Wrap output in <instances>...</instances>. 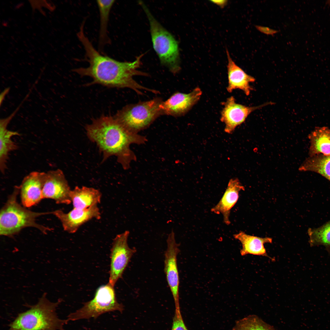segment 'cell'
<instances>
[{
    "mask_svg": "<svg viewBox=\"0 0 330 330\" xmlns=\"http://www.w3.org/2000/svg\"><path fill=\"white\" fill-rule=\"evenodd\" d=\"M267 104L255 107H248L236 102L235 98L231 96L227 98L224 104L220 120L225 124V131L231 133L236 127L243 123L252 112L266 105Z\"/></svg>",
    "mask_w": 330,
    "mask_h": 330,
    "instance_id": "obj_13",
    "label": "cell"
},
{
    "mask_svg": "<svg viewBox=\"0 0 330 330\" xmlns=\"http://www.w3.org/2000/svg\"><path fill=\"white\" fill-rule=\"evenodd\" d=\"M167 248L164 254V271L174 300L175 309H180L179 300V278L177 266V256L179 244L176 242L173 230L167 240Z\"/></svg>",
    "mask_w": 330,
    "mask_h": 330,
    "instance_id": "obj_9",
    "label": "cell"
},
{
    "mask_svg": "<svg viewBox=\"0 0 330 330\" xmlns=\"http://www.w3.org/2000/svg\"><path fill=\"white\" fill-rule=\"evenodd\" d=\"M232 330H275L257 316L248 315L236 322Z\"/></svg>",
    "mask_w": 330,
    "mask_h": 330,
    "instance_id": "obj_23",
    "label": "cell"
},
{
    "mask_svg": "<svg viewBox=\"0 0 330 330\" xmlns=\"http://www.w3.org/2000/svg\"><path fill=\"white\" fill-rule=\"evenodd\" d=\"M244 189L237 179H231L222 197L211 209V211L215 214H222L224 222L229 225L230 223L229 217L231 210L237 201L239 192Z\"/></svg>",
    "mask_w": 330,
    "mask_h": 330,
    "instance_id": "obj_15",
    "label": "cell"
},
{
    "mask_svg": "<svg viewBox=\"0 0 330 330\" xmlns=\"http://www.w3.org/2000/svg\"><path fill=\"white\" fill-rule=\"evenodd\" d=\"M171 330H189L184 323L180 310L175 309Z\"/></svg>",
    "mask_w": 330,
    "mask_h": 330,
    "instance_id": "obj_25",
    "label": "cell"
},
{
    "mask_svg": "<svg viewBox=\"0 0 330 330\" xmlns=\"http://www.w3.org/2000/svg\"><path fill=\"white\" fill-rule=\"evenodd\" d=\"M211 1L222 8L224 7L227 4V2L226 0H211Z\"/></svg>",
    "mask_w": 330,
    "mask_h": 330,
    "instance_id": "obj_27",
    "label": "cell"
},
{
    "mask_svg": "<svg viewBox=\"0 0 330 330\" xmlns=\"http://www.w3.org/2000/svg\"><path fill=\"white\" fill-rule=\"evenodd\" d=\"M10 88H7L5 89L1 94L0 96V105L3 101L5 96L9 93V91Z\"/></svg>",
    "mask_w": 330,
    "mask_h": 330,
    "instance_id": "obj_28",
    "label": "cell"
},
{
    "mask_svg": "<svg viewBox=\"0 0 330 330\" xmlns=\"http://www.w3.org/2000/svg\"><path fill=\"white\" fill-rule=\"evenodd\" d=\"M202 94L197 87L188 94L180 92L173 94L160 105L162 115L179 116L185 114L199 100Z\"/></svg>",
    "mask_w": 330,
    "mask_h": 330,
    "instance_id": "obj_12",
    "label": "cell"
},
{
    "mask_svg": "<svg viewBox=\"0 0 330 330\" xmlns=\"http://www.w3.org/2000/svg\"><path fill=\"white\" fill-rule=\"evenodd\" d=\"M124 307L117 300L114 287L108 283L101 286L96 290L94 298L67 316L69 321L96 318L108 312L118 311L122 313Z\"/></svg>",
    "mask_w": 330,
    "mask_h": 330,
    "instance_id": "obj_7",
    "label": "cell"
},
{
    "mask_svg": "<svg viewBox=\"0 0 330 330\" xmlns=\"http://www.w3.org/2000/svg\"><path fill=\"white\" fill-rule=\"evenodd\" d=\"M326 3L329 5L330 7V0L327 1Z\"/></svg>",
    "mask_w": 330,
    "mask_h": 330,
    "instance_id": "obj_29",
    "label": "cell"
},
{
    "mask_svg": "<svg viewBox=\"0 0 330 330\" xmlns=\"http://www.w3.org/2000/svg\"><path fill=\"white\" fill-rule=\"evenodd\" d=\"M77 35L84 46L85 59L89 65L87 67L75 68L73 71L82 76H88L93 79L87 86L97 84L110 87L129 88L141 95L142 90L158 93L157 91L145 87L134 79L135 75H148L138 69L141 64L143 54L132 62L119 61L100 54L85 35L83 28H80Z\"/></svg>",
    "mask_w": 330,
    "mask_h": 330,
    "instance_id": "obj_1",
    "label": "cell"
},
{
    "mask_svg": "<svg viewBox=\"0 0 330 330\" xmlns=\"http://www.w3.org/2000/svg\"><path fill=\"white\" fill-rule=\"evenodd\" d=\"M308 138L310 142L309 156L320 154L330 155V129L326 127L316 128Z\"/></svg>",
    "mask_w": 330,
    "mask_h": 330,
    "instance_id": "obj_20",
    "label": "cell"
},
{
    "mask_svg": "<svg viewBox=\"0 0 330 330\" xmlns=\"http://www.w3.org/2000/svg\"><path fill=\"white\" fill-rule=\"evenodd\" d=\"M130 232L126 230L116 236L113 239L111 250L110 264L108 283L114 287L123 273L131 258L136 252L128 244Z\"/></svg>",
    "mask_w": 330,
    "mask_h": 330,
    "instance_id": "obj_8",
    "label": "cell"
},
{
    "mask_svg": "<svg viewBox=\"0 0 330 330\" xmlns=\"http://www.w3.org/2000/svg\"><path fill=\"white\" fill-rule=\"evenodd\" d=\"M233 237L241 244L242 248L240 252L241 256L251 254L265 256L272 259L268 255L264 246L266 243H272V238L251 236L242 231L234 234Z\"/></svg>",
    "mask_w": 330,
    "mask_h": 330,
    "instance_id": "obj_17",
    "label": "cell"
},
{
    "mask_svg": "<svg viewBox=\"0 0 330 330\" xmlns=\"http://www.w3.org/2000/svg\"><path fill=\"white\" fill-rule=\"evenodd\" d=\"M311 246L323 245L330 248V221L320 227L308 230Z\"/></svg>",
    "mask_w": 330,
    "mask_h": 330,
    "instance_id": "obj_24",
    "label": "cell"
},
{
    "mask_svg": "<svg viewBox=\"0 0 330 330\" xmlns=\"http://www.w3.org/2000/svg\"><path fill=\"white\" fill-rule=\"evenodd\" d=\"M71 190L63 171L60 169L45 173L42 190V198L54 200L58 204L71 203Z\"/></svg>",
    "mask_w": 330,
    "mask_h": 330,
    "instance_id": "obj_10",
    "label": "cell"
},
{
    "mask_svg": "<svg viewBox=\"0 0 330 330\" xmlns=\"http://www.w3.org/2000/svg\"><path fill=\"white\" fill-rule=\"evenodd\" d=\"M86 130L89 139L95 142L103 154V161L112 156L125 169L134 159L130 148L133 143H141L144 138L132 133L121 124L115 117L103 115L93 120Z\"/></svg>",
    "mask_w": 330,
    "mask_h": 330,
    "instance_id": "obj_2",
    "label": "cell"
},
{
    "mask_svg": "<svg viewBox=\"0 0 330 330\" xmlns=\"http://www.w3.org/2000/svg\"><path fill=\"white\" fill-rule=\"evenodd\" d=\"M162 102L161 98H156L128 105L118 111L114 117L128 130L136 134L162 115L160 108Z\"/></svg>",
    "mask_w": 330,
    "mask_h": 330,
    "instance_id": "obj_6",
    "label": "cell"
},
{
    "mask_svg": "<svg viewBox=\"0 0 330 330\" xmlns=\"http://www.w3.org/2000/svg\"><path fill=\"white\" fill-rule=\"evenodd\" d=\"M256 28L259 31L266 35H272L277 32V31L271 29L268 27L257 26Z\"/></svg>",
    "mask_w": 330,
    "mask_h": 330,
    "instance_id": "obj_26",
    "label": "cell"
},
{
    "mask_svg": "<svg viewBox=\"0 0 330 330\" xmlns=\"http://www.w3.org/2000/svg\"><path fill=\"white\" fill-rule=\"evenodd\" d=\"M45 172L33 171L25 176L19 186L22 203L29 207L42 198V190Z\"/></svg>",
    "mask_w": 330,
    "mask_h": 330,
    "instance_id": "obj_14",
    "label": "cell"
},
{
    "mask_svg": "<svg viewBox=\"0 0 330 330\" xmlns=\"http://www.w3.org/2000/svg\"><path fill=\"white\" fill-rule=\"evenodd\" d=\"M115 1L97 0L99 11L100 24L99 36V45L103 47L109 42L108 34V26L109 13Z\"/></svg>",
    "mask_w": 330,
    "mask_h": 330,
    "instance_id": "obj_22",
    "label": "cell"
},
{
    "mask_svg": "<svg viewBox=\"0 0 330 330\" xmlns=\"http://www.w3.org/2000/svg\"><path fill=\"white\" fill-rule=\"evenodd\" d=\"M226 53L228 59V79L227 91L231 93L234 90L239 89L242 90L246 95H249L252 90L250 83L254 82L255 79L246 73L235 64L227 50Z\"/></svg>",
    "mask_w": 330,
    "mask_h": 330,
    "instance_id": "obj_16",
    "label": "cell"
},
{
    "mask_svg": "<svg viewBox=\"0 0 330 330\" xmlns=\"http://www.w3.org/2000/svg\"><path fill=\"white\" fill-rule=\"evenodd\" d=\"M20 191V186H15L12 193L1 210L0 235L11 237L23 229L28 227L35 228L46 234L51 229L36 223V218L42 215L53 214V211L35 212L22 207L17 200Z\"/></svg>",
    "mask_w": 330,
    "mask_h": 330,
    "instance_id": "obj_4",
    "label": "cell"
},
{
    "mask_svg": "<svg viewBox=\"0 0 330 330\" xmlns=\"http://www.w3.org/2000/svg\"><path fill=\"white\" fill-rule=\"evenodd\" d=\"M10 122L6 118L0 120V169L2 174L4 173L7 168L6 163L9 152L16 150L18 147L11 138L20 134L17 132L7 129Z\"/></svg>",
    "mask_w": 330,
    "mask_h": 330,
    "instance_id": "obj_19",
    "label": "cell"
},
{
    "mask_svg": "<svg viewBox=\"0 0 330 330\" xmlns=\"http://www.w3.org/2000/svg\"><path fill=\"white\" fill-rule=\"evenodd\" d=\"M138 3L149 21L153 47L161 63L172 73H178L181 67L177 41L155 19L142 1H139Z\"/></svg>",
    "mask_w": 330,
    "mask_h": 330,
    "instance_id": "obj_5",
    "label": "cell"
},
{
    "mask_svg": "<svg viewBox=\"0 0 330 330\" xmlns=\"http://www.w3.org/2000/svg\"><path fill=\"white\" fill-rule=\"evenodd\" d=\"M62 301L52 302L44 293L36 303L20 313L6 330H65L69 321L59 317L57 312Z\"/></svg>",
    "mask_w": 330,
    "mask_h": 330,
    "instance_id": "obj_3",
    "label": "cell"
},
{
    "mask_svg": "<svg viewBox=\"0 0 330 330\" xmlns=\"http://www.w3.org/2000/svg\"><path fill=\"white\" fill-rule=\"evenodd\" d=\"M101 193L98 190L86 186H76L70 193L73 208L81 209L97 205L101 202Z\"/></svg>",
    "mask_w": 330,
    "mask_h": 330,
    "instance_id": "obj_18",
    "label": "cell"
},
{
    "mask_svg": "<svg viewBox=\"0 0 330 330\" xmlns=\"http://www.w3.org/2000/svg\"><path fill=\"white\" fill-rule=\"evenodd\" d=\"M299 170L317 173L330 181V155L320 154L309 156L301 165Z\"/></svg>",
    "mask_w": 330,
    "mask_h": 330,
    "instance_id": "obj_21",
    "label": "cell"
},
{
    "mask_svg": "<svg viewBox=\"0 0 330 330\" xmlns=\"http://www.w3.org/2000/svg\"><path fill=\"white\" fill-rule=\"evenodd\" d=\"M53 214L61 221L64 230L70 233H76L81 226L89 221L101 218L97 205L85 209L73 208L67 213L57 210L53 211Z\"/></svg>",
    "mask_w": 330,
    "mask_h": 330,
    "instance_id": "obj_11",
    "label": "cell"
}]
</instances>
